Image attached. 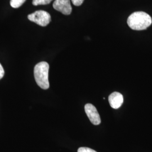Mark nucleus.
Instances as JSON below:
<instances>
[{"instance_id": "6", "label": "nucleus", "mask_w": 152, "mask_h": 152, "mask_svg": "<svg viewBox=\"0 0 152 152\" xmlns=\"http://www.w3.org/2000/svg\"><path fill=\"white\" fill-rule=\"evenodd\" d=\"M108 100L110 107L117 109L120 108L124 103V97L120 92H114L109 95Z\"/></svg>"}, {"instance_id": "3", "label": "nucleus", "mask_w": 152, "mask_h": 152, "mask_svg": "<svg viewBox=\"0 0 152 152\" xmlns=\"http://www.w3.org/2000/svg\"><path fill=\"white\" fill-rule=\"evenodd\" d=\"M28 19L42 27L48 26L51 22L50 14L44 10H38L28 15Z\"/></svg>"}, {"instance_id": "10", "label": "nucleus", "mask_w": 152, "mask_h": 152, "mask_svg": "<svg viewBox=\"0 0 152 152\" xmlns=\"http://www.w3.org/2000/svg\"><path fill=\"white\" fill-rule=\"evenodd\" d=\"M84 0H72V2L74 5L78 6L81 5L82 3L83 2Z\"/></svg>"}, {"instance_id": "4", "label": "nucleus", "mask_w": 152, "mask_h": 152, "mask_svg": "<svg viewBox=\"0 0 152 152\" xmlns=\"http://www.w3.org/2000/svg\"><path fill=\"white\" fill-rule=\"evenodd\" d=\"M85 110L92 124L98 125L101 123L100 115L95 106L91 104H87L85 106Z\"/></svg>"}, {"instance_id": "1", "label": "nucleus", "mask_w": 152, "mask_h": 152, "mask_svg": "<svg viewBox=\"0 0 152 152\" xmlns=\"http://www.w3.org/2000/svg\"><path fill=\"white\" fill-rule=\"evenodd\" d=\"M152 18L147 13L137 11L132 13L127 19V24L135 31L145 30L152 24Z\"/></svg>"}, {"instance_id": "5", "label": "nucleus", "mask_w": 152, "mask_h": 152, "mask_svg": "<svg viewBox=\"0 0 152 152\" xmlns=\"http://www.w3.org/2000/svg\"><path fill=\"white\" fill-rule=\"evenodd\" d=\"M53 6L54 9L64 15H70L72 12V8L70 0H55Z\"/></svg>"}, {"instance_id": "7", "label": "nucleus", "mask_w": 152, "mask_h": 152, "mask_svg": "<svg viewBox=\"0 0 152 152\" xmlns=\"http://www.w3.org/2000/svg\"><path fill=\"white\" fill-rule=\"evenodd\" d=\"M26 0H10V5L13 8H19L26 2Z\"/></svg>"}, {"instance_id": "8", "label": "nucleus", "mask_w": 152, "mask_h": 152, "mask_svg": "<svg viewBox=\"0 0 152 152\" xmlns=\"http://www.w3.org/2000/svg\"><path fill=\"white\" fill-rule=\"evenodd\" d=\"M53 0H33L32 4L34 6L48 5Z\"/></svg>"}, {"instance_id": "2", "label": "nucleus", "mask_w": 152, "mask_h": 152, "mask_svg": "<svg viewBox=\"0 0 152 152\" xmlns=\"http://www.w3.org/2000/svg\"><path fill=\"white\" fill-rule=\"evenodd\" d=\"M49 64L46 61H41L35 65L34 76L38 86L44 90L49 88Z\"/></svg>"}, {"instance_id": "11", "label": "nucleus", "mask_w": 152, "mask_h": 152, "mask_svg": "<svg viewBox=\"0 0 152 152\" xmlns=\"http://www.w3.org/2000/svg\"><path fill=\"white\" fill-rule=\"evenodd\" d=\"M4 75H5V71H4V69L2 67V66L0 63V80L1 78H2V77H4Z\"/></svg>"}, {"instance_id": "9", "label": "nucleus", "mask_w": 152, "mask_h": 152, "mask_svg": "<svg viewBox=\"0 0 152 152\" xmlns=\"http://www.w3.org/2000/svg\"><path fill=\"white\" fill-rule=\"evenodd\" d=\"M78 152H97L87 147H81L78 149Z\"/></svg>"}]
</instances>
